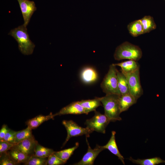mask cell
Segmentation results:
<instances>
[{
	"mask_svg": "<svg viewBox=\"0 0 165 165\" xmlns=\"http://www.w3.org/2000/svg\"><path fill=\"white\" fill-rule=\"evenodd\" d=\"M82 114H85L84 109L78 101L72 102L63 107L54 115L56 116L67 114L78 115Z\"/></svg>",
	"mask_w": 165,
	"mask_h": 165,
	"instance_id": "cell-11",
	"label": "cell"
},
{
	"mask_svg": "<svg viewBox=\"0 0 165 165\" xmlns=\"http://www.w3.org/2000/svg\"><path fill=\"white\" fill-rule=\"evenodd\" d=\"M31 130L29 128L27 127L22 130L16 131L15 144L34 137L32 134Z\"/></svg>",
	"mask_w": 165,
	"mask_h": 165,
	"instance_id": "cell-25",
	"label": "cell"
},
{
	"mask_svg": "<svg viewBox=\"0 0 165 165\" xmlns=\"http://www.w3.org/2000/svg\"><path fill=\"white\" fill-rule=\"evenodd\" d=\"M120 96L114 94H106L100 97L104 109L105 114L111 122L122 120L119 108V98Z\"/></svg>",
	"mask_w": 165,
	"mask_h": 165,
	"instance_id": "cell-2",
	"label": "cell"
},
{
	"mask_svg": "<svg viewBox=\"0 0 165 165\" xmlns=\"http://www.w3.org/2000/svg\"><path fill=\"white\" fill-rule=\"evenodd\" d=\"M123 73L127 80L130 94L137 100L143 94L140 80L139 69L130 73Z\"/></svg>",
	"mask_w": 165,
	"mask_h": 165,
	"instance_id": "cell-6",
	"label": "cell"
},
{
	"mask_svg": "<svg viewBox=\"0 0 165 165\" xmlns=\"http://www.w3.org/2000/svg\"><path fill=\"white\" fill-rule=\"evenodd\" d=\"M14 144L4 141H0V154L6 152L10 150Z\"/></svg>",
	"mask_w": 165,
	"mask_h": 165,
	"instance_id": "cell-30",
	"label": "cell"
},
{
	"mask_svg": "<svg viewBox=\"0 0 165 165\" xmlns=\"http://www.w3.org/2000/svg\"><path fill=\"white\" fill-rule=\"evenodd\" d=\"M54 152L53 149L45 147L38 143L35 148L34 155L43 158H48L53 154Z\"/></svg>",
	"mask_w": 165,
	"mask_h": 165,
	"instance_id": "cell-24",
	"label": "cell"
},
{
	"mask_svg": "<svg viewBox=\"0 0 165 165\" xmlns=\"http://www.w3.org/2000/svg\"><path fill=\"white\" fill-rule=\"evenodd\" d=\"M0 165H16L10 156L8 151L0 154Z\"/></svg>",
	"mask_w": 165,
	"mask_h": 165,
	"instance_id": "cell-27",
	"label": "cell"
},
{
	"mask_svg": "<svg viewBox=\"0 0 165 165\" xmlns=\"http://www.w3.org/2000/svg\"><path fill=\"white\" fill-rule=\"evenodd\" d=\"M9 129L7 125L4 124L0 130V141H2L6 133Z\"/></svg>",
	"mask_w": 165,
	"mask_h": 165,
	"instance_id": "cell-31",
	"label": "cell"
},
{
	"mask_svg": "<svg viewBox=\"0 0 165 165\" xmlns=\"http://www.w3.org/2000/svg\"><path fill=\"white\" fill-rule=\"evenodd\" d=\"M48 158H43L31 156L28 161L24 165H46Z\"/></svg>",
	"mask_w": 165,
	"mask_h": 165,
	"instance_id": "cell-26",
	"label": "cell"
},
{
	"mask_svg": "<svg viewBox=\"0 0 165 165\" xmlns=\"http://www.w3.org/2000/svg\"><path fill=\"white\" fill-rule=\"evenodd\" d=\"M8 152L16 165L21 163H25L28 161L31 156L13 147Z\"/></svg>",
	"mask_w": 165,
	"mask_h": 165,
	"instance_id": "cell-16",
	"label": "cell"
},
{
	"mask_svg": "<svg viewBox=\"0 0 165 165\" xmlns=\"http://www.w3.org/2000/svg\"><path fill=\"white\" fill-rule=\"evenodd\" d=\"M86 140L88 146L87 151L81 160L74 165H92L99 153L105 149L103 146H100L97 145L94 148L92 149L88 142L86 137Z\"/></svg>",
	"mask_w": 165,
	"mask_h": 165,
	"instance_id": "cell-9",
	"label": "cell"
},
{
	"mask_svg": "<svg viewBox=\"0 0 165 165\" xmlns=\"http://www.w3.org/2000/svg\"><path fill=\"white\" fill-rule=\"evenodd\" d=\"M94 112V116L91 118L87 119L85 124L86 127L93 131L105 134L106 128L111 121L105 114L96 110Z\"/></svg>",
	"mask_w": 165,
	"mask_h": 165,
	"instance_id": "cell-5",
	"label": "cell"
},
{
	"mask_svg": "<svg viewBox=\"0 0 165 165\" xmlns=\"http://www.w3.org/2000/svg\"><path fill=\"white\" fill-rule=\"evenodd\" d=\"M62 123L65 128L67 133V135L63 145H65L72 137L83 135H85L86 137H89L90 134L93 131L87 127L83 128L79 126L72 120H64Z\"/></svg>",
	"mask_w": 165,
	"mask_h": 165,
	"instance_id": "cell-7",
	"label": "cell"
},
{
	"mask_svg": "<svg viewBox=\"0 0 165 165\" xmlns=\"http://www.w3.org/2000/svg\"><path fill=\"white\" fill-rule=\"evenodd\" d=\"M113 64L120 67L121 68V71L124 73H130L139 69L138 63L136 61L133 60H128Z\"/></svg>",
	"mask_w": 165,
	"mask_h": 165,
	"instance_id": "cell-18",
	"label": "cell"
},
{
	"mask_svg": "<svg viewBox=\"0 0 165 165\" xmlns=\"http://www.w3.org/2000/svg\"><path fill=\"white\" fill-rule=\"evenodd\" d=\"M80 77L84 83L90 84L96 82L97 80L98 75L94 68L89 66L86 67L81 70Z\"/></svg>",
	"mask_w": 165,
	"mask_h": 165,
	"instance_id": "cell-12",
	"label": "cell"
},
{
	"mask_svg": "<svg viewBox=\"0 0 165 165\" xmlns=\"http://www.w3.org/2000/svg\"><path fill=\"white\" fill-rule=\"evenodd\" d=\"M127 28L129 34L134 37L144 34L143 28L140 19L130 23Z\"/></svg>",
	"mask_w": 165,
	"mask_h": 165,
	"instance_id": "cell-19",
	"label": "cell"
},
{
	"mask_svg": "<svg viewBox=\"0 0 165 165\" xmlns=\"http://www.w3.org/2000/svg\"><path fill=\"white\" fill-rule=\"evenodd\" d=\"M38 143V142L33 137L14 144L13 147L31 156L34 155L35 148Z\"/></svg>",
	"mask_w": 165,
	"mask_h": 165,
	"instance_id": "cell-10",
	"label": "cell"
},
{
	"mask_svg": "<svg viewBox=\"0 0 165 165\" xmlns=\"http://www.w3.org/2000/svg\"><path fill=\"white\" fill-rule=\"evenodd\" d=\"M16 132V131L9 129L2 141L15 144Z\"/></svg>",
	"mask_w": 165,
	"mask_h": 165,
	"instance_id": "cell-29",
	"label": "cell"
},
{
	"mask_svg": "<svg viewBox=\"0 0 165 165\" xmlns=\"http://www.w3.org/2000/svg\"><path fill=\"white\" fill-rule=\"evenodd\" d=\"M8 35L12 36L18 44L19 49L24 55L33 53L35 45L30 39L26 27L23 24L12 29Z\"/></svg>",
	"mask_w": 165,
	"mask_h": 165,
	"instance_id": "cell-1",
	"label": "cell"
},
{
	"mask_svg": "<svg viewBox=\"0 0 165 165\" xmlns=\"http://www.w3.org/2000/svg\"><path fill=\"white\" fill-rule=\"evenodd\" d=\"M78 102L83 108L85 114L86 115L90 112L95 111L97 108L102 105L100 97H96L92 99L82 100Z\"/></svg>",
	"mask_w": 165,
	"mask_h": 165,
	"instance_id": "cell-14",
	"label": "cell"
},
{
	"mask_svg": "<svg viewBox=\"0 0 165 165\" xmlns=\"http://www.w3.org/2000/svg\"><path fill=\"white\" fill-rule=\"evenodd\" d=\"M116 132L114 131L112 132L111 137L108 143L103 147L105 149H108L112 153L117 156L123 164L125 165L124 158L119 150L115 138Z\"/></svg>",
	"mask_w": 165,
	"mask_h": 165,
	"instance_id": "cell-13",
	"label": "cell"
},
{
	"mask_svg": "<svg viewBox=\"0 0 165 165\" xmlns=\"http://www.w3.org/2000/svg\"><path fill=\"white\" fill-rule=\"evenodd\" d=\"M55 116L54 114L50 113L47 116L40 115L31 119H29L26 122L28 127L31 129H34L45 121L53 119Z\"/></svg>",
	"mask_w": 165,
	"mask_h": 165,
	"instance_id": "cell-17",
	"label": "cell"
},
{
	"mask_svg": "<svg viewBox=\"0 0 165 165\" xmlns=\"http://www.w3.org/2000/svg\"></svg>",
	"mask_w": 165,
	"mask_h": 165,
	"instance_id": "cell-32",
	"label": "cell"
},
{
	"mask_svg": "<svg viewBox=\"0 0 165 165\" xmlns=\"http://www.w3.org/2000/svg\"><path fill=\"white\" fill-rule=\"evenodd\" d=\"M140 20L143 28L144 34L149 33L156 28V25L152 16H145Z\"/></svg>",
	"mask_w": 165,
	"mask_h": 165,
	"instance_id": "cell-22",
	"label": "cell"
},
{
	"mask_svg": "<svg viewBox=\"0 0 165 165\" xmlns=\"http://www.w3.org/2000/svg\"><path fill=\"white\" fill-rule=\"evenodd\" d=\"M117 71L116 66L113 64L110 65L108 71L101 84V87L106 94L121 95L118 86Z\"/></svg>",
	"mask_w": 165,
	"mask_h": 165,
	"instance_id": "cell-4",
	"label": "cell"
},
{
	"mask_svg": "<svg viewBox=\"0 0 165 165\" xmlns=\"http://www.w3.org/2000/svg\"><path fill=\"white\" fill-rule=\"evenodd\" d=\"M128 159L133 163L140 165H156L165 163V160L162 159L159 157L135 160L130 157Z\"/></svg>",
	"mask_w": 165,
	"mask_h": 165,
	"instance_id": "cell-21",
	"label": "cell"
},
{
	"mask_svg": "<svg viewBox=\"0 0 165 165\" xmlns=\"http://www.w3.org/2000/svg\"><path fill=\"white\" fill-rule=\"evenodd\" d=\"M66 162L58 158L53 154L48 158L47 165H60L64 164Z\"/></svg>",
	"mask_w": 165,
	"mask_h": 165,
	"instance_id": "cell-28",
	"label": "cell"
},
{
	"mask_svg": "<svg viewBox=\"0 0 165 165\" xmlns=\"http://www.w3.org/2000/svg\"><path fill=\"white\" fill-rule=\"evenodd\" d=\"M118 86L121 95L130 93L127 80L125 75L121 71L117 72Z\"/></svg>",
	"mask_w": 165,
	"mask_h": 165,
	"instance_id": "cell-20",
	"label": "cell"
},
{
	"mask_svg": "<svg viewBox=\"0 0 165 165\" xmlns=\"http://www.w3.org/2000/svg\"><path fill=\"white\" fill-rule=\"evenodd\" d=\"M142 55V50L138 46L126 41L116 48L114 57L117 61L128 59L137 61L141 58Z\"/></svg>",
	"mask_w": 165,
	"mask_h": 165,
	"instance_id": "cell-3",
	"label": "cell"
},
{
	"mask_svg": "<svg viewBox=\"0 0 165 165\" xmlns=\"http://www.w3.org/2000/svg\"><path fill=\"white\" fill-rule=\"evenodd\" d=\"M79 146V143L77 142L76 143L75 145L73 147L59 151H54L53 154L60 159L66 162L73 154L74 151Z\"/></svg>",
	"mask_w": 165,
	"mask_h": 165,
	"instance_id": "cell-23",
	"label": "cell"
},
{
	"mask_svg": "<svg viewBox=\"0 0 165 165\" xmlns=\"http://www.w3.org/2000/svg\"><path fill=\"white\" fill-rule=\"evenodd\" d=\"M137 101L130 93L120 96L119 104L121 113L127 110L131 106L136 103Z\"/></svg>",
	"mask_w": 165,
	"mask_h": 165,
	"instance_id": "cell-15",
	"label": "cell"
},
{
	"mask_svg": "<svg viewBox=\"0 0 165 165\" xmlns=\"http://www.w3.org/2000/svg\"><path fill=\"white\" fill-rule=\"evenodd\" d=\"M23 16L24 24L25 27L28 24L34 13L36 10L35 2L29 0H17Z\"/></svg>",
	"mask_w": 165,
	"mask_h": 165,
	"instance_id": "cell-8",
	"label": "cell"
}]
</instances>
